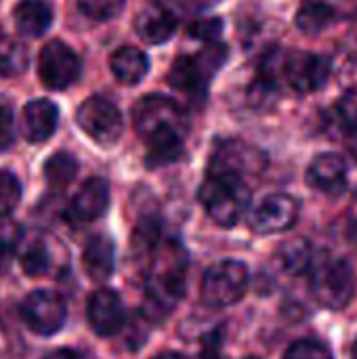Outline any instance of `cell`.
<instances>
[{
    "instance_id": "8d00e7d4",
    "label": "cell",
    "mask_w": 357,
    "mask_h": 359,
    "mask_svg": "<svg viewBox=\"0 0 357 359\" xmlns=\"http://www.w3.org/2000/svg\"><path fill=\"white\" fill-rule=\"evenodd\" d=\"M151 359H189V358H187V355H183V353H177V351H162V353L154 355Z\"/></svg>"
},
{
    "instance_id": "3957f363",
    "label": "cell",
    "mask_w": 357,
    "mask_h": 359,
    "mask_svg": "<svg viewBox=\"0 0 357 359\" xmlns=\"http://www.w3.org/2000/svg\"><path fill=\"white\" fill-rule=\"evenodd\" d=\"M206 215L221 227H234L248 208L250 191L240 179L231 177H215L202 183L198 194Z\"/></svg>"
},
{
    "instance_id": "5bb4252c",
    "label": "cell",
    "mask_w": 357,
    "mask_h": 359,
    "mask_svg": "<svg viewBox=\"0 0 357 359\" xmlns=\"http://www.w3.org/2000/svg\"><path fill=\"white\" fill-rule=\"evenodd\" d=\"M307 183L330 196H339L347 187V162L339 154H320L307 168Z\"/></svg>"
},
{
    "instance_id": "ab89813d",
    "label": "cell",
    "mask_w": 357,
    "mask_h": 359,
    "mask_svg": "<svg viewBox=\"0 0 357 359\" xmlns=\"http://www.w3.org/2000/svg\"><path fill=\"white\" fill-rule=\"evenodd\" d=\"M0 36H2V32H0Z\"/></svg>"
},
{
    "instance_id": "2e32d148",
    "label": "cell",
    "mask_w": 357,
    "mask_h": 359,
    "mask_svg": "<svg viewBox=\"0 0 357 359\" xmlns=\"http://www.w3.org/2000/svg\"><path fill=\"white\" fill-rule=\"evenodd\" d=\"M137 34L149 44H162L173 38L177 29V17L160 2L145 4L135 19Z\"/></svg>"
},
{
    "instance_id": "8992f818",
    "label": "cell",
    "mask_w": 357,
    "mask_h": 359,
    "mask_svg": "<svg viewBox=\"0 0 357 359\" xmlns=\"http://www.w3.org/2000/svg\"><path fill=\"white\" fill-rule=\"evenodd\" d=\"M19 316L34 334L50 337L63 328L67 309H65V301L57 292L36 290L23 299Z\"/></svg>"
},
{
    "instance_id": "6da1fadb",
    "label": "cell",
    "mask_w": 357,
    "mask_h": 359,
    "mask_svg": "<svg viewBox=\"0 0 357 359\" xmlns=\"http://www.w3.org/2000/svg\"><path fill=\"white\" fill-rule=\"evenodd\" d=\"M187 252L175 242H162L151 252V265L147 276V307L166 316L185 292Z\"/></svg>"
},
{
    "instance_id": "f35d334b",
    "label": "cell",
    "mask_w": 357,
    "mask_h": 359,
    "mask_svg": "<svg viewBox=\"0 0 357 359\" xmlns=\"http://www.w3.org/2000/svg\"><path fill=\"white\" fill-rule=\"evenodd\" d=\"M244 359H259V358H244Z\"/></svg>"
},
{
    "instance_id": "44dd1931",
    "label": "cell",
    "mask_w": 357,
    "mask_h": 359,
    "mask_svg": "<svg viewBox=\"0 0 357 359\" xmlns=\"http://www.w3.org/2000/svg\"><path fill=\"white\" fill-rule=\"evenodd\" d=\"M168 80L175 88L196 97L204 95V86L208 82V78L204 76V72L200 69L194 57H179L168 74Z\"/></svg>"
},
{
    "instance_id": "ba28073f",
    "label": "cell",
    "mask_w": 357,
    "mask_h": 359,
    "mask_svg": "<svg viewBox=\"0 0 357 359\" xmlns=\"http://www.w3.org/2000/svg\"><path fill=\"white\" fill-rule=\"evenodd\" d=\"M282 76L299 93H314L326 86L330 78V61L314 53H284Z\"/></svg>"
},
{
    "instance_id": "9c48e42d",
    "label": "cell",
    "mask_w": 357,
    "mask_h": 359,
    "mask_svg": "<svg viewBox=\"0 0 357 359\" xmlns=\"http://www.w3.org/2000/svg\"><path fill=\"white\" fill-rule=\"evenodd\" d=\"M299 217V204L288 194H271L257 204L250 212V229L261 236L288 231Z\"/></svg>"
},
{
    "instance_id": "ffe728a7",
    "label": "cell",
    "mask_w": 357,
    "mask_h": 359,
    "mask_svg": "<svg viewBox=\"0 0 357 359\" xmlns=\"http://www.w3.org/2000/svg\"><path fill=\"white\" fill-rule=\"evenodd\" d=\"M109 67L120 82L137 84L145 78V74L149 69V61L143 50L133 48V46H122L112 55Z\"/></svg>"
},
{
    "instance_id": "484cf974",
    "label": "cell",
    "mask_w": 357,
    "mask_h": 359,
    "mask_svg": "<svg viewBox=\"0 0 357 359\" xmlns=\"http://www.w3.org/2000/svg\"><path fill=\"white\" fill-rule=\"evenodd\" d=\"M21 236H23V231L15 221H11L8 217L0 219V269H6L8 263L13 261V257L19 248Z\"/></svg>"
},
{
    "instance_id": "7402d4cb",
    "label": "cell",
    "mask_w": 357,
    "mask_h": 359,
    "mask_svg": "<svg viewBox=\"0 0 357 359\" xmlns=\"http://www.w3.org/2000/svg\"><path fill=\"white\" fill-rule=\"evenodd\" d=\"M332 21H335V8L322 0H305L295 17V23L303 34H320Z\"/></svg>"
},
{
    "instance_id": "4316f807",
    "label": "cell",
    "mask_w": 357,
    "mask_h": 359,
    "mask_svg": "<svg viewBox=\"0 0 357 359\" xmlns=\"http://www.w3.org/2000/svg\"><path fill=\"white\" fill-rule=\"evenodd\" d=\"M50 265V255L46 250V246L42 242H34L25 248V252L21 255V267L29 278H38L42 273L48 271Z\"/></svg>"
},
{
    "instance_id": "9a60e30c",
    "label": "cell",
    "mask_w": 357,
    "mask_h": 359,
    "mask_svg": "<svg viewBox=\"0 0 357 359\" xmlns=\"http://www.w3.org/2000/svg\"><path fill=\"white\" fill-rule=\"evenodd\" d=\"M59 122V109L48 99H34L21 111V133L29 143L46 141Z\"/></svg>"
},
{
    "instance_id": "4fadbf2b",
    "label": "cell",
    "mask_w": 357,
    "mask_h": 359,
    "mask_svg": "<svg viewBox=\"0 0 357 359\" xmlns=\"http://www.w3.org/2000/svg\"><path fill=\"white\" fill-rule=\"evenodd\" d=\"M86 318L90 328L99 337H114L124 328V305L122 299L109 290L101 288L97 290L86 307Z\"/></svg>"
},
{
    "instance_id": "cb8c5ba5",
    "label": "cell",
    "mask_w": 357,
    "mask_h": 359,
    "mask_svg": "<svg viewBox=\"0 0 357 359\" xmlns=\"http://www.w3.org/2000/svg\"><path fill=\"white\" fill-rule=\"evenodd\" d=\"M76 172H78V162L67 151H57L44 164V179L53 189L67 187L74 181Z\"/></svg>"
},
{
    "instance_id": "e575fe53",
    "label": "cell",
    "mask_w": 357,
    "mask_h": 359,
    "mask_svg": "<svg viewBox=\"0 0 357 359\" xmlns=\"http://www.w3.org/2000/svg\"><path fill=\"white\" fill-rule=\"evenodd\" d=\"M221 353V330L208 334L204 341H202V359H219Z\"/></svg>"
},
{
    "instance_id": "7c38bea8",
    "label": "cell",
    "mask_w": 357,
    "mask_h": 359,
    "mask_svg": "<svg viewBox=\"0 0 357 359\" xmlns=\"http://www.w3.org/2000/svg\"><path fill=\"white\" fill-rule=\"evenodd\" d=\"M107 204H109V185H107V181H103L99 177H93L74 196V200L67 206L65 217H67V221L72 225L93 223L101 215H105Z\"/></svg>"
},
{
    "instance_id": "74e56055",
    "label": "cell",
    "mask_w": 357,
    "mask_h": 359,
    "mask_svg": "<svg viewBox=\"0 0 357 359\" xmlns=\"http://www.w3.org/2000/svg\"><path fill=\"white\" fill-rule=\"evenodd\" d=\"M349 353H351V359H357V339L353 341V345H351V351H349Z\"/></svg>"
},
{
    "instance_id": "d6986e66",
    "label": "cell",
    "mask_w": 357,
    "mask_h": 359,
    "mask_svg": "<svg viewBox=\"0 0 357 359\" xmlns=\"http://www.w3.org/2000/svg\"><path fill=\"white\" fill-rule=\"evenodd\" d=\"M15 27L23 36H42L53 23V11L44 0H21L13 11Z\"/></svg>"
},
{
    "instance_id": "603a6c76",
    "label": "cell",
    "mask_w": 357,
    "mask_h": 359,
    "mask_svg": "<svg viewBox=\"0 0 357 359\" xmlns=\"http://www.w3.org/2000/svg\"><path fill=\"white\" fill-rule=\"evenodd\" d=\"M311 261H314V252L305 240H290L278 250V263L290 276H301L309 271Z\"/></svg>"
},
{
    "instance_id": "1f68e13d",
    "label": "cell",
    "mask_w": 357,
    "mask_h": 359,
    "mask_svg": "<svg viewBox=\"0 0 357 359\" xmlns=\"http://www.w3.org/2000/svg\"><path fill=\"white\" fill-rule=\"evenodd\" d=\"M337 116L347 133H357V90H349L339 99Z\"/></svg>"
},
{
    "instance_id": "f1b7e54d",
    "label": "cell",
    "mask_w": 357,
    "mask_h": 359,
    "mask_svg": "<svg viewBox=\"0 0 357 359\" xmlns=\"http://www.w3.org/2000/svg\"><path fill=\"white\" fill-rule=\"evenodd\" d=\"M27 67V50L23 44H8L0 53V74L2 76H17Z\"/></svg>"
},
{
    "instance_id": "d590c367",
    "label": "cell",
    "mask_w": 357,
    "mask_h": 359,
    "mask_svg": "<svg viewBox=\"0 0 357 359\" xmlns=\"http://www.w3.org/2000/svg\"><path fill=\"white\" fill-rule=\"evenodd\" d=\"M44 359H80V355L72 349H57V351H50L46 353Z\"/></svg>"
},
{
    "instance_id": "30bf717a",
    "label": "cell",
    "mask_w": 357,
    "mask_h": 359,
    "mask_svg": "<svg viewBox=\"0 0 357 359\" xmlns=\"http://www.w3.org/2000/svg\"><path fill=\"white\" fill-rule=\"evenodd\" d=\"M261 166H263V156L257 149L246 147L238 141H225L215 149L210 158L208 175L244 181V175L257 172Z\"/></svg>"
},
{
    "instance_id": "f546056e",
    "label": "cell",
    "mask_w": 357,
    "mask_h": 359,
    "mask_svg": "<svg viewBox=\"0 0 357 359\" xmlns=\"http://www.w3.org/2000/svg\"><path fill=\"white\" fill-rule=\"evenodd\" d=\"M284 359H335L330 349L324 343L311 341V339H303L297 341L288 347V351L284 353Z\"/></svg>"
},
{
    "instance_id": "4dcf8cb0",
    "label": "cell",
    "mask_w": 357,
    "mask_h": 359,
    "mask_svg": "<svg viewBox=\"0 0 357 359\" xmlns=\"http://www.w3.org/2000/svg\"><path fill=\"white\" fill-rule=\"evenodd\" d=\"M78 6L84 15L93 19H112L122 11L124 0H78Z\"/></svg>"
},
{
    "instance_id": "8fae6325",
    "label": "cell",
    "mask_w": 357,
    "mask_h": 359,
    "mask_svg": "<svg viewBox=\"0 0 357 359\" xmlns=\"http://www.w3.org/2000/svg\"><path fill=\"white\" fill-rule=\"evenodd\" d=\"M133 116H135V126L143 137H147L149 133H154L160 126H175L179 130L185 128V118H183L181 107L162 95L143 97L135 105Z\"/></svg>"
},
{
    "instance_id": "7a4b0ae2",
    "label": "cell",
    "mask_w": 357,
    "mask_h": 359,
    "mask_svg": "<svg viewBox=\"0 0 357 359\" xmlns=\"http://www.w3.org/2000/svg\"><path fill=\"white\" fill-rule=\"evenodd\" d=\"M311 294L316 301L332 311L345 309L356 297V273L345 259L322 255L311 261Z\"/></svg>"
},
{
    "instance_id": "52a82bcc",
    "label": "cell",
    "mask_w": 357,
    "mask_h": 359,
    "mask_svg": "<svg viewBox=\"0 0 357 359\" xmlns=\"http://www.w3.org/2000/svg\"><path fill=\"white\" fill-rule=\"evenodd\" d=\"M38 74L44 86L53 90H61V88L72 86L80 78L82 63L72 46H67L61 40H50L40 50Z\"/></svg>"
},
{
    "instance_id": "277c9868",
    "label": "cell",
    "mask_w": 357,
    "mask_h": 359,
    "mask_svg": "<svg viewBox=\"0 0 357 359\" xmlns=\"http://www.w3.org/2000/svg\"><path fill=\"white\" fill-rule=\"evenodd\" d=\"M248 288V269L240 261H221L206 269L202 278V301L208 307L223 309L236 305Z\"/></svg>"
},
{
    "instance_id": "e0dca14e",
    "label": "cell",
    "mask_w": 357,
    "mask_h": 359,
    "mask_svg": "<svg viewBox=\"0 0 357 359\" xmlns=\"http://www.w3.org/2000/svg\"><path fill=\"white\" fill-rule=\"evenodd\" d=\"M145 164L149 168L166 166L183 156V133L175 126H160L147 137Z\"/></svg>"
},
{
    "instance_id": "ac0fdd59",
    "label": "cell",
    "mask_w": 357,
    "mask_h": 359,
    "mask_svg": "<svg viewBox=\"0 0 357 359\" xmlns=\"http://www.w3.org/2000/svg\"><path fill=\"white\" fill-rule=\"evenodd\" d=\"M82 265L86 276L95 282H103L112 278L116 267V248L114 242L105 236H93L82 252Z\"/></svg>"
},
{
    "instance_id": "d4e9b609",
    "label": "cell",
    "mask_w": 357,
    "mask_h": 359,
    "mask_svg": "<svg viewBox=\"0 0 357 359\" xmlns=\"http://www.w3.org/2000/svg\"><path fill=\"white\" fill-rule=\"evenodd\" d=\"M160 244V221L151 215L141 217L133 231V248L139 257H151Z\"/></svg>"
},
{
    "instance_id": "836d02e7",
    "label": "cell",
    "mask_w": 357,
    "mask_h": 359,
    "mask_svg": "<svg viewBox=\"0 0 357 359\" xmlns=\"http://www.w3.org/2000/svg\"><path fill=\"white\" fill-rule=\"evenodd\" d=\"M15 139V118H13V109L6 101L0 99V151H4L6 147H11Z\"/></svg>"
},
{
    "instance_id": "d6a6232c",
    "label": "cell",
    "mask_w": 357,
    "mask_h": 359,
    "mask_svg": "<svg viewBox=\"0 0 357 359\" xmlns=\"http://www.w3.org/2000/svg\"><path fill=\"white\" fill-rule=\"evenodd\" d=\"M221 29H223V21L219 17H204L189 25V36L204 42H215L221 36Z\"/></svg>"
},
{
    "instance_id": "5b68a950",
    "label": "cell",
    "mask_w": 357,
    "mask_h": 359,
    "mask_svg": "<svg viewBox=\"0 0 357 359\" xmlns=\"http://www.w3.org/2000/svg\"><path fill=\"white\" fill-rule=\"evenodd\" d=\"M76 122L95 143L103 147L116 145L122 135V114L112 101L103 97L84 101L78 107Z\"/></svg>"
},
{
    "instance_id": "83f0119b",
    "label": "cell",
    "mask_w": 357,
    "mask_h": 359,
    "mask_svg": "<svg viewBox=\"0 0 357 359\" xmlns=\"http://www.w3.org/2000/svg\"><path fill=\"white\" fill-rule=\"evenodd\" d=\"M21 200V185L19 179L8 172L0 170V219L8 217Z\"/></svg>"
}]
</instances>
